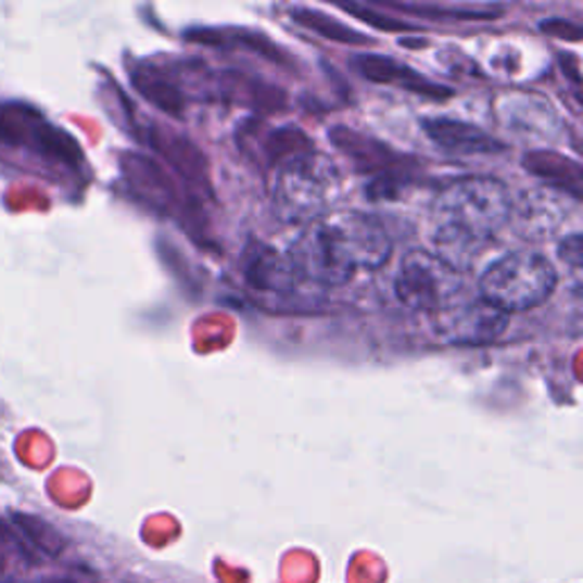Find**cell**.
<instances>
[{"label":"cell","mask_w":583,"mask_h":583,"mask_svg":"<svg viewBox=\"0 0 583 583\" xmlns=\"http://www.w3.org/2000/svg\"><path fill=\"white\" fill-rule=\"evenodd\" d=\"M422 128L431 142L447 153L493 155V153L504 151V144L497 142L493 135H487L481 128L465 124V122L442 119V116H435V119H424Z\"/></svg>","instance_id":"9c48e42d"},{"label":"cell","mask_w":583,"mask_h":583,"mask_svg":"<svg viewBox=\"0 0 583 583\" xmlns=\"http://www.w3.org/2000/svg\"><path fill=\"white\" fill-rule=\"evenodd\" d=\"M342 10L354 12V14H358L363 21L371 23V26H377V28H383V30H408V28H410V26H406V23H400V21H385V16H375L369 10L358 8V5H342Z\"/></svg>","instance_id":"9a60e30c"},{"label":"cell","mask_w":583,"mask_h":583,"mask_svg":"<svg viewBox=\"0 0 583 583\" xmlns=\"http://www.w3.org/2000/svg\"><path fill=\"white\" fill-rule=\"evenodd\" d=\"M510 217V194L495 178H465L435 203V258L456 274L470 271L483 246Z\"/></svg>","instance_id":"7a4b0ae2"},{"label":"cell","mask_w":583,"mask_h":583,"mask_svg":"<svg viewBox=\"0 0 583 583\" xmlns=\"http://www.w3.org/2000/svg\"><path fill=\"white\" fill-rule=\"evenodd\" d=\"M0 139L10 144L30 147L64 162H76L80 157L72 137L46 124L33 107L26 105H5L0 110Z\"/></svg>","instance_id":"8992f818"},{"label":"cell","mask_w":583,"mask_h":583,"mask_svg":"<svg viewBox=\"0 0 583 583\" xmlns=\"http://www.w3.org/2000/svg\"><path fill=\"white\" fill-rule=\"evenodd\" d=\"M558 276L541 253L516 251L490 265L481 281V299L502 313H524L543 306L554 294Z\"/></svg>","instance_id":"277c9868"},{"label":"cell","mask_w":583,"mask_h":583,"mask_svg":"<svg viewBox=\"0 0 583 583\" xmlns=\"http://www.w3.org/2000/svg\"><path fill=\"white\" fill-rule=\"evenodd\" d=\"M244 278L255 292L267 294H292L303 281L290 253H281L258 242L246 253Z\"/></svg>","instance_id":"52a82bcc"},{"label":"cell","mask_w":583,"mask_h":583,"mask_svg":"<svg viewBox=\"0 0 583 583\" xmlns=\"http://www.w3.org/2000/svg\"><path fill=\"white\" fill-rule=\"evenodd\" d=\"M35 583H76V581H72V579H39Z\"/></svg>","instance_id":"e0dca14e"},{"label":"cell","mask_w":583,"mask_h":583,"mask_svg":"<svg viewBox=\"0 0 583 583\" xmlns=\"http://www.w3.org/2000/svg\"><path fill=\"white\" fill-rule=\"evenodd\" d=\"M392 242L383 224L358 210H335L313 221L290 249L303 278L319 286H344L356 271L390 261Z\"/></svg>","instance_id":"6da1fadb"},{"label":"cell","mask_w":583,"mask_h":583,"mask_svg":"<svg viewBox=\"0 0 583 583\" xmlns=\"http://www.w3.org/2000/svg\"><path fill=\"white\" fill-rule=\"evenodd\" d=\"M506 321H508L506 313L487 306V303H472V306L449 313L440 329L447 342L485 344L504 333Z\"/></svg>","instance_id":"ba28073f"},{"label":"cell","mask_w":583,"mask_h":583,"mask_svg":"<svg viewBox=\"0 0 583 583\" xmlns=\"http://www.w3.org/2000/svg\"><path fill=\"white\" fill-rule=\"evenodd\" d=\"M292 18L296 23H301L303 28H308L313 33H319L326 39L342 41V43H354V46H360V43L367 41L360 33H356L352 28H346V26H342V23H338L335 18L324 16V14L315 12V10H301L299 8V10L292 12Z\"/></svg>","instance_id":"4fadbf2b"},{"label":"cell","mask_w":583,"mask_h":583,"mask_svg":"<svg viewBox=\"0 0 583 583\" xmlns=\"http://www.w3.org/2000/svg\"><path fill=\"white\" fill-rule=\"evenodd\" d=\"M385 8H394L402 12L429 16V18H452V21H490L504 14L502 8H438V5H408V3H392L388 0Z\"/></svg>","instance_id":"5bb4252c"},{"label":"cell","mask_w":583,"mask_h":583,"mask_svg":"<svg viewBox=\"0 0 583 583\" xmlns=\"http://www.w3.org/2000/svg\"><path fill=\"white\" fill-rule=\"evenodd\" d=\"M396 296L404 306L419 313L445 310L460 290L456 271L442 265L435 255L410 251L396 274Z\"/></svg>","instance_id":"5b68a950"},{"label":"cell","mask_w":583,"mask_h":583,"mask_svg":"<svg viewBox=\"0 0 583 583\" xmlns=\"http://www.w3.org/2000/svg\"><path fill=\"white\" fill-rule=\"evenodd\" d=\"M12 522L18 531V538L26 541L30 547L41 552L43 556L55 558L64 549V535L46 520L37 516H26V512H12Z\"/></svg>","instance_id":"8fae6325"},{"label":"cell","mask_w":583,"mask_h":583,"mask_svg":"<svg viewBox=\"0 0 583 583\" xmlns=\"http://www.w3.org/2000/svg\"><path fill=\"white\" fill-rule=\"evenodd\" d=\"M543 30H547V33L558 30V35H563L561 39H572V41H579V37H581V28L570 26V23H543Z\"/></svg>","instance_id":"2e32d148"},{"label":"cell","mask_w":583,"mask_h":583,"mask_svg":"<svg viewBox=\"0 0 583 583\" xmlns=\"http://www.w3.org/2000/svg\"><path fill=\"white\" fill-rule=\"evenodd\" d=\"M358 68L365 78L379 85H400L415 94L431 97V99H447L452 97V89L433 85L431 80L415 74L413 68L394 62L390 58H377V55H365L358 60Z\"/></svg>","instance_id":"30bf717a"},{"label":"cell","mask_w":583,"mask_h":583,"mask_svg":"<svg viewBox=\"0 0 583 583\" xmlns=\"http://www.w3.org/2000/svg\"><path fill=\"white\" fill-rule=\"evenodd\" d=\"M135 85L147 99H151L155 105L167 112L180 110V91L167 76V72H157L151 64H144L139 72H135Z\"/></svg>","instance_id":"7c38bea8"},{"label":"cell","mask_w":583,"mask_h":583,"mask_svg":"<svg viewBox=\"0 0 583 583\" xmlns=\"http://www.w3.org/2000/svg\"><path fill=\"white\" fill-rule=\"evenodd\" d=\"M340 194V174L329 157L296 151L274 178V213L283 224H313L331 213Z\"/></svg>","instance_id":"3957f363"}]
</instances>
